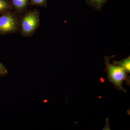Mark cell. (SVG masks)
<instances>
[{
    "mask_svg": "<svg viewBox=\"0 0 130 130\" xmlns=\"http://www.w3.org/2000/svg\"><path fill=\"white\" fill-rule=\"evenodd\" d=\"M113 64L122 67L124 68L126 72L128 73L130 72V57L124 59L120 61L113 60Z\"/></svg>",
    "mask_w": 130,
    "mask_h": 130,
    "instance_id": "obj_6",
    "label": "cell"
},
{
    "mask_svg": "<svg viewBox=\"0 0 130 130\" xmlns=\"http://www.w3.org/2000/svg\"><path fill=\"white\" fill-rule=\"evenodd\" d=\"M13 9L18 14H21L27 9L30 0H10Z\"/></svg>",
    "mask_w": 130,
    "mask_h": 130,
    "instance_id": "obj_4",
    "label": "cell"
},
{
    "mask_svg": "<svg viewBox=\"0 0 130 130\" xmlns=\"http://www.w3.org/2000/svg\"><path fill=\"white\" fill-rule=\"evenodd\" d=\"M48 0H30L29 5L40 7H46Z\"/></svg>",
    "mask_w": 130,
    "mask_h": 130,
    "instance_id": "obj_8",
    "label": "cell"
},
{
    "mask_svg": "<svg viewBox=\"0 0 130 130\" xmlns=\"http://www.w3.org/2000/svg\"><path fill=\"white\" fill-rule=\"evenodd\" d=\"M109 0H85L86 5L97 11L102 10Z\"/></svg>",
    "mask_w": 130,
    "mask_h": 130,
    "instance_id": "obj_5",
    "label": "cell"
},
{
    "mask_svg": "<svg viewBox=\"0 0 130 130\" xmlns=\"http://www.w3.org/2000/svg\"><path fill=\"white\" fill-rule=\"evenodd\" d=\"M12 9L10 0H0V14Z\"/></svg>",
    "mask_w": 130,
    "mask_h": 130,
    "instance_id": "obj_7",
    "label": "cell"
},
{
    "mask_svg": "<svg viewBox=\"0 0 130 130\" xmlns=\"http://www.w3.org/2000/svg\"><path fill=\"white\" fill-rule=\"evenodd\" d=\"M8 73L7 68L0 61V77L5 76Z\"/></svg>",
    "mask_w": 130,
    "mask_h": 130,
    "instance_id": "obj_9",
    "label": "cell"
},
{
    "mask_svg": "<svg viewBox=\"0 0 130 130\" xmlns=\"http://www.w3.org/2000/svg\"><path fill=\"white\" fill-rule=\"evenodd\" d=\"M116 56H104V64L106 66L105 71L107 73L108 80L113 84L115 88L126 93L127 91L123 88L122 84L123 81H125L128 85H130V77L128 76V73L122 67L109 63L110 60Z\"/></svg>",
    "mask_w": 130,
    "mask_h": 130,
    "instance_id": "obj_1",
    "label": "cell"
},
{
    "mask_svg": "<svg viewBox=\"0 0 130 130\" xmlns=\"http://www.w3.org/2000/svg\"><path fill=\"white\" fill-rule=\"evenodd\" d=\"M40 24L39 10L35 9L29 11L20 18V32L23 37H30L39 28Z\"/></svg>",
    "mask_w": 130,
    "mask_h": 130,
    "instance_id": "obj_2",
    "label": "cell"
},
{
    "mask_svg": "<svg viewBox=\"0 0 130 130\" xmlns=\"http://www.w3.org/2000/svg\"><path fill=\"white\" fill-rule=\"evenodd\" d=\"M20 18L12 10L0 14V35L20 32Z\"/></svg>",
    "mask_w": 130,
    "mask_h": 130,
    "instance_id": "obj_3",
    "label": "cell"
}]
</instances>
